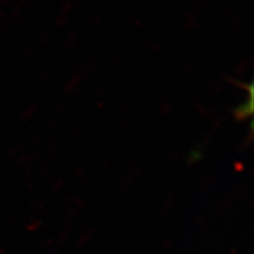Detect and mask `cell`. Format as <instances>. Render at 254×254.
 <instances>
[{
  "label": "cell",
  "instance_id": "1",
  "mask_svg": "<svg viewBox=\"0 0 254 254\" xmlns=\"http://www.w3.org/2000/svg\"><path fill=\"white\" fill-rule=\"evenodd\" d=\"M235 115L238 119H243L247 117L249 114L253 112V98L249 102L246 101L244 104H241L235 109Z\"/></svg>",
  "mask_w": 254,
  "mask_h": 254
}]
</instances>
